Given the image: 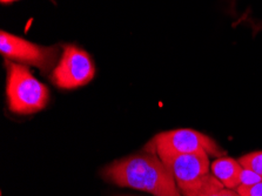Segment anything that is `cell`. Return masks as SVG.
Listing matches in <instances>:
<instances>
[{
    "label": "cell",
    "instance_id": "6da1fadb",
    "mask_svg": "<svg viewBox=\"0 0 262 196\" xmlns=\"http://www.w3.org/2000/svg\"><path fill=\"white\" fill-rule=\"evenodd\" d=\"M102 177L120 187L144 190L154 196H182L161 159L148 150L111 163L102 169Z\"/></svg>",
    "mask_w": 262,
    "mask_h": 196
},
{
    "label": "cell",
    "instance_id": "7a4b0ae2",
    "mask_svg": "<svg viewBox=\"0 0 262 196\" xmlns=\"http://www.w3.org/2000/svg\"><path fill=\"white\" fill-rule=\"evenodd\" d=\"M5 69L7 103L13 113L33 114L47 106L49 89L32 74L29 67L5 60Z\"/></svg>",
    "mask_w": 262,
    "mask_h": 196
},
{
    "label": "cell",
    "instance_id": "3957f363",
    "mask_svg": "<svg viewBox=\"0 0 262 196\" xmlns=\"http://www.w3.org/2000/svg\"><path fill=\"white\" fill-rule=\"evenodd\" d=\"M145 149L157 155L206 153L208 157L215 158L226 155V150L212 138L190 128H180L158 134Z\"/></svg>",
    "mask_w": 262,
    "mask_h": 196
},
{
    "label": "cell",
    "instance_id": "277c9868",
    "mask_svg": "<svg viewBox=\"0 0 262 196\" xmlns=\"http://www.w3.org/2000/svg\"><path fill=\"white\" fill-rule=\"evenodd\" d=\"M60 45L42 46L2 30L0 53L6 60L37 67L42 74L52 72L61 55Z\"/></svg>",
    "mask_w": 262,
    "mask_h": 196
},
{
    "label": "cell",
    "instance_id": "5b68a950",
    "mask_svg": "<svg viewBox=\"0 0 262 196\" xmlns=\"http://www.w3.org/2000/svg\"><path fill=\"white\" fill-rule=\"evenodd\" d=\"M61 55L51 72V81L61 90H74L91 82L95 65L89 52L75 43H60Z\"/></svg>",
    "mask_w": 262,
    "mask_h": 196
},
{
    "label": "cell",
    "instance_id": "8992f818",
    "mask_svg": "<svg viewBox=\"0 0 262 196\" xmlns=\"http://www.w3.org/2000/svg\"><path fill=\"white\" fill-rule=\"evenodd\" d=\"M176 180L178 187L195 181L209 173V157L206 153L158 155Z\"/></svg>",
    "mask_w": 262,
    "mask_h": 196
},
{
    "label": "cell",
    "instance_id": "52a82bcc",
    "mask_svg": "<svg viewBox=\"0 0 262 196\" xmlns=\"http://www.w3.org/2000/svg\"><path fill=\"white\" fill-rule=\"evenodd\" d=\"M178 188L182 196H240L236 191L226 188L210 173Z\"/></svg>",
    "mask_w": 262,
    "mask_h": 196
},
{
    "label": "cell",
    "instance_id": "ba28073f",
    "mask_svg": "<svg viewBox=\"0 0 262 196\" xmlns=\"http://www.w3.org/2000/svg\"><path fill=\"white\" fill-rule=\"evenodd\" d=\"M244 168L239 161L228 157L217 158L215 161L210 163V170L226 188L236 189L241 182V173Z\"/></svg>",
    "mask_w": 262,
    "mask_h": 196
},
{
    "label": "cell",
    "instance_id": "9c48e42d",
    "mask_svg": "<svg viewBox=\"0 0 262 196\" xmlns=\"http://www.w3.org/2000/svg\"><path fill=\"white\" fill-rule=\"evenodd\" d=\"M237 161L244 169L252 170L253 173L262 178V151H253V153L246 154Z\"/></svg>",
    "mask_w": 262,
    "mask_h": 196
},
{
    "label": "cell",
    "instance_id": "30bf717a",
    "mask_svg": "<svg viewBox=\"0 0 262 196\" xmlns=\"http://www.w3.org/2000/svg\"><path fill=\"white\" fill-rule=\"evenodd\" d=\"M236 193L240 196H262V181L251 186L240 185L236 188Z\"/></svg>",
    "mask_w": 262,
    "mask_h": 196
},
{
    "label": "cell",
    "instance_id": "8fae6325",
    "mask_svg": "<svg viewBox=\"0 0 262 196\" xmlns=\"http://www.w3.org/2000/svg\"><path fill=\"white\" fill-rule=\"evenodd\" d=\"M262 181V178L259 177V175L253 173L252 170L248 169H242L241 173V182L240 185L242 186H251L254 185V183H257Z\"/></svg>",
    "mask_w": 262,
    "mask_h": 196
},
{
    "label": "cell",
    "instance_id": "7c38bea8",
    "mask_svg": "<svg viewBox=\"0 0 262 196\" xmlns=\"http://www.w3.org/2000/svg\"><path fill=\"white\" fill-rule=\"evenodd\" d=\"M15 2H18V0H0V4H2V5H11V4H13ZM51 2L55 4L54 0H51Z\"/></svg>",
    "mask_w": 262,
    "mask_h": 196
}]
</instances>
